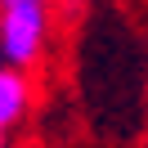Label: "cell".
Listing matches in <instances>:
<instances>
[{
  "instance_id": "2",
  "label": "cell",
  "mask_w": 148,
  "mask_h": 148,
  "mask_svg": "<svg viewBox=\"0 0 148 148\" xmlns=\"http://www.w3.org/2000/svg\"><path fill=\"white\" fill-rule=\"evenodd\" d=\"M27 99H32V90H27V81H23V72L14 63L0 67V126L5 130L27 112Z\"/></svg>"
},
{
  "instance_id": "1",
  "label": "cell",
  "mask_w": 148,
  "mask_h": 148,
  "mask_svg": "<svg viewBox=\"0 0 148 148\" xmlns=\"http://www.w3.org/2000/svg\"><path fill=\"white\" fill-rule=\"evenodd\" d=\"M45 0H0V58L14 67H32L45 45Z\"/></svg>"
},
{
  "instance_id": "3",
  "label": "cell",
  "mask_w": 148,
  "mask_h": 148,
  "mask_svg": "<svg viewBox=\"0 0 148 148\" xmlns=\"http://www.w3.org/2000/svg\"><path fill=\"white\" fill-rule=\"evenodd\" d=\"M0 148H5V126H0Z\"/></svg>"
}]
</instances>
